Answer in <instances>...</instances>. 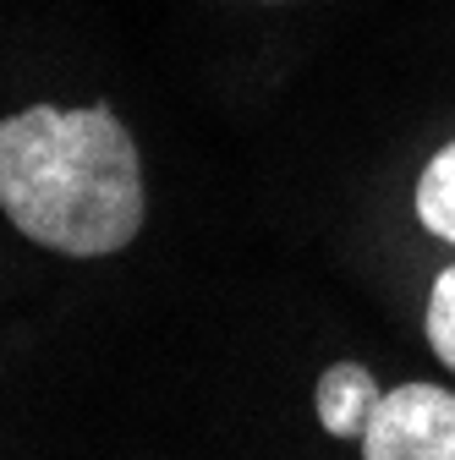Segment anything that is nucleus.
<instances>
[{
    "label": "nucleus",
    "instance_id": "nucleus-3",
    "mask_svg": "<svg viewBox=\"0 0 455 460\" xmlns=\"http://www.w3.org/2000/svg\"><path fill=\"white\" fill-rule=\"evenodd\" d=\"M313 406H318V422L335 438H362L368 417L379 406V384H373V373L362 362H335L313 389Z\"/></svg>",
    "mask_w": 455,
    "mask_h": 460
},
{
    "label": "nucleus",
    "instance_id": "nucleus-5",
    "mask_svg": "<svg viewBox=\"0 0 455 460\" xmlns=\"http://www.w3.org/2000/svg\"><path fill=\"white\" fill-rule=\"evenodd\" d=\"M428 345H433V357L455 373V263L433 279V291H428Z\"/></svg>",
    "mask_w": 455,
    "mask_h": 460
},
{
    "label": "nucleus",
    "instance_id": "nucleus-2",
    "mask_svg": "<svg viewBox=\"0 0 455 460\" xmlns=\"http://www.w3.org/2000/svg\"><path fill=\"white\" fill-rule=\"evenodd\" d=\"M362 460H455V394L444 384L384 389L362 433Z\"/></svg>",
    "mask_w": 455,
    "mask_h": 460
},
{
    "label": "nucleus",
    "instance_id": "nucleus-4",
    "mask_svg": "<svg viewBox=\"0 0 455 460\" xmlns=\"http://www.w3.org/2000/svg\"><path fill=\"white\" fill-rule=\"evenodd\" d=\"M412 208H417V219H423L428 236H439V242H450V247H455V137H450L428 164H423Z\"/></svg>",
    "mask_w": 455,
    "mask_h": 460
},
{
    "label": "nucleus",
    "instance_id": "nucleus-1",
    "mask_svg": "<svg viewBox=\"0 0 455 460\" xmlns=\"http://www.w3.org/2000/svg\"><path fill=\"white\" fill-rule=\"evenodd\" d=\"M0 214L67 258H110L148 219L143 159L104 104H28L0 121Z\"/></svg>",
    "mask_w": 455,
    "mask_h": 460
}]
</instances>
